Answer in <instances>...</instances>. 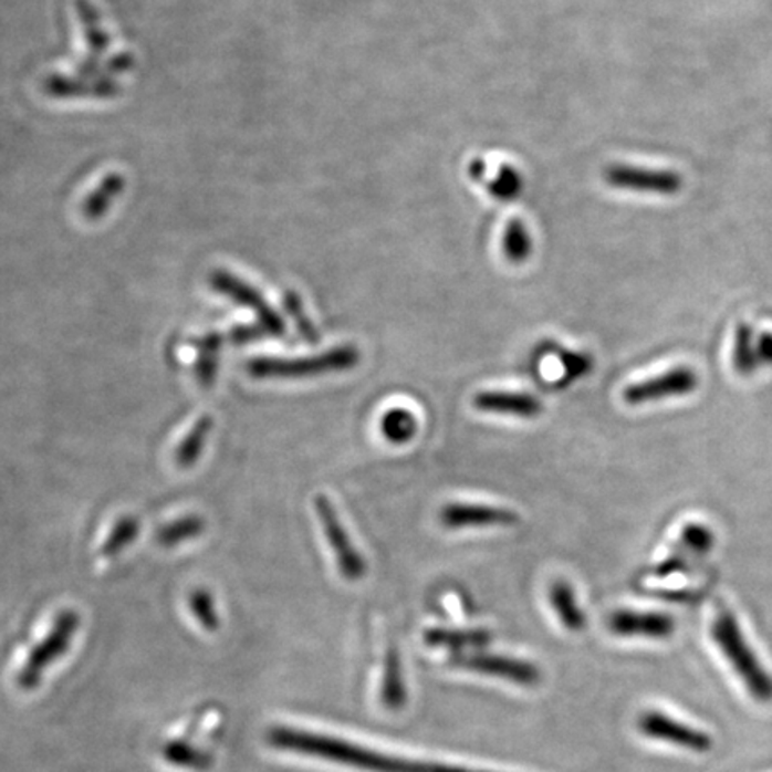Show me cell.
Here are the masks:
<instances>
[{
	"instance_id": "obj_1",
	"label": "cell",
	"mask_w": 772,
	"mask_h": 772,
	"mask_svg": "<svg viewBox=\"0 0 772 772\" xmlns=\"http://www.w3.org/2000/svg\"><path fill=\"white\" fill-rule=\"evenodd\" d=\"M267 742L272 748L304 754L313 759L338 763L345 768L367 772H495L487 769L463 768L455 763L426 762L408 757L383 753L377 749L354 744L350 740L322 736L313 731L298 730L290 726H274L267 731Z\"/></svg>"
},
{
	"instance_id": "obj_2",
	"label": "cell",
	"mask_w": 772,
	"mask_h": 772,
	"mask_svg": "<svg viewBox=\"0 0 772 772\" xmlns=\"http://www.w3.org/2000/svg\"><path fill=\"white\" fill-rule=\"evenodd\" d=\"M713 643L721 649L726 660L730 661L737 676L742 679L745 689L757 701H772V676L760 664L759 656L745 640L744 633L730 609H721L710 629Z\"/></svg>"
},
{
	"instance_id": "obj_3",
	"label": "cell",
	"mask_w": 772,
	"mask_h": 772,
	"mask_svg": "<svg viewBox=\"0 0 772 772\" xmlns=\"http://www.w3.org/2000/svg\"><path fill=\"white\" fill-rule=\"evenodd\" d=\"M359 351L342 345L306 358H254L247 363V373L257 379H304L351 371L359 363Z\"/></svg>"
},
{
	"instance_id": "obj_4",
	"label": "cell",
	"mask_w": 772,
	"mask_h": 772,
	"mask_svg": "<svg viewBox=\"0 0 772 772\" xmlns=\"http://www.w3.org/2000/svg\"><path fill=\"white\" fill-rule=\"evenodd\" d=\"M80 614L75 609H63L52 624L48 637L29 653L28 660L19 672L20 689L34 690L42 681L45 670L56 664L71 649L75 633L80 629Z\"/></svg>"
},
{
	"instance_id": "obj_5",
	"label": "cell",
	"mask_w": 772,
	"mask_h": 772,
	"mask_svg": "<svg viewBox=\"0 0 772 772\" xmlns=\"http://www.w3.org/2000/svg\"><path fill=\"white\" fill-rule=\"evenodd\" d=\"M316 515L322 524V531L326 535L330 547L335 553L336 565L342 576L347 582H358L367 574V562L363 559V554L354 547L353 540L350 533L345 530L344 524L340 521L338 513L335 507L331 503V499L326 495H316L313 501Z\"/></svg>"
},
{
	"instance_id": "obj_6",
	"label": "cell",
	"mask_w": 772,
	"mask_h": 772,
	"mask_svg": "<svg viewBox=\"0 0 772 772\" xmlns=\"http://www.w3.org/2000/svg\"><path fill=\"white\" fill-rule=\"evenodd\" d=\"M210 286L215 292L222 293L226 298L233 299L240 306L249 307L257 313L258 324L265 330L267 336H283L286 333V326L280 313L270 306L263 293L254 289L251 283L240 280L228 270L217 269L211 270Z\"/></svg>"
},
{
	"instance_id": "obj_7",
	"label": "cell",
	"mask_w": 772,
	"mask_h": 772,
	"mask_svg": "<svg viewBox=\"0 0 772 772\" xmlns=\"http://www.w3.org/2000/svg\"><path fill=\"white\" fill-rule=\"evenodd\" d=\"M699 376L693 368L675 367L660 374V376L649 377L644 382L633 383L626 386L623 392V399L626 405L640 406L658 400L669 399V397L689 396L698 390Z\"/></svg>"
},
{
	"instance_id": "obj_8",
	"label": "cell",
	"mask_w": 772,
	"mask_h": 772,
	"mask_svg": "<svg viewBox=\"0 0 772 772\" xmlns=\"http://www.w3.org/2000/svg\"><path fill=\"white\" fill-rule=\"evenodd\" d=\"M609 187L617 190L653 194V196H676L684 188V179L672 170L633 167V165H609L605 170Z\"/></svg>"
},
{
	"instance_id": "obj_9",
	"label": "cell",
	"mask_w": 772,
	"mask_h": 772,
	"mask_svg": "<svg viewBox=\"0 0 772 772\" xmlns=\"http://www.w3.org/2000/svg\"><path fill=\"white\" fill-rule=\"evenodd\" d=\"M713 544H716V535L707 524L690 522L681 531L675 551L667 554L666 560H661L658 565L653 567V576L664 580V577L685 573L687 568L692 567L693 563L705 559L712 551Z\"/></svg>"
},
{
	"instance_id": "obj_10",
	"label": "cell",
	"mask_w": 772,
	"mask_h": 772,
	"mask_svg": "<svg viewBox=\"0 0 772 772\" xmlns=\"http://www.w3.org/2000/svg\"><path fill=\"white\" fill-rule=\"evenodd\" d=\"M637 726L638 731L647 739L669 742L693 753H708L713 745L712 737L705 731L696 730L692 726L670 719L666 713L656 710H647L638 717Z\"/></svg>"
},
{
	"instance_id": "obj_11",
	"label": "cell",
	"mask_w": 772,
	"mask_h": 772,
	"mask_svg": "<svg viewBox=\"0 0 772 772\" xmlns=\"http://www.w3.org/2000/svg\"><path fill=\"white\" fill-rule=\"evenodd\" d=\"M451 661L455 666L463 667V669L508 679L513 684L535 685L540 681L539 667L533 666L530 661L510 658V656L458 653V655H452Z\"/></svg>"
},
{
	"instance_id": "obj_12",
	"label": "cell",
	"mask_w": 772,
	"mask_h": 772,
	"mask_svg": "<svg viewBox=\"0 0 772 772\" xmlns=\"http://www.w3.org/2000/svg\"><path fill=\"white\" fill-rule=\"evenodd\" d=\"M676 620L661 612L617 609L608 617L609 632L617 637L669 638L675 633Z\"/></svg>"
},
{
	"instance_id": "obj_13",
	"label": "cell",
	"mask_w": 772,
	"mask_h": 772,
	"mask_svg": "<svg viewBox=\"0 0 772 772\" xmlns=\"http://www.w3.org/2000/svg\"><path fill=\"white\" fill-rule=\"evenodd\" d=\"M440 522L449 530L463 528L513 526L519 515L508 508L489 504L451 503L440 510Z\"/></svg>"
},
{
	"instance_id": "obj_14",
	"label": "cell",
	"mask_w": 772,
	"mask_h": 772,
	"mask_svg": "<svg viewBox=\"0 0 772 772\" xmlns=\"http://www.w3.org/2000/svg\"><path fill=\"white\" fill-rule=\"evenodd\" d=\"M75 10L83 25L84 40L88 43V54L77 66L80 77H97L101 60L109 48V36L104 31L101 14L90 0H75Z\"/></svg>"
},
{
	"instance_id": "obj_15",
	"label": "cell",
	"mask_w": 772,
	"mask_h": 772,
	"mask_svg": "<svg viewBox=\"0 0 772 772\" xmlns=\"http://www.w3.org/2000/svg\"><path fill=\"white\" fill-rule=\"evenodd\" d=\"M43 92L54 98H112L121 94V86L107 75L66 77L54 74L43 81Z\"/></svg>"
},
{
	"instance_id": "obj_16",
	"label": "cell",
	"mask_w": 772,
	"mask_h": 772,
	"mask_svg": "<svg viewBox=\"0 0 772 772\" xmlns=\"http://www.w3.org/2000/svg\"><path fill=\"white\" fill-rule=\"evenodd\" d=\"M472 403L476 410L484 414L510 415L519 419H536L544 411L539 397L522 392L484 390L476 394Z\"/></svg>"
},
{
	"instance_id": "obj_17",
	"label": "cell",
	"mask_w": 772,
	"mask_h": 772,
	"mask_svg": "<svg viewBox=\"0 0 772 772\" xmlns=\"http://www.w3.org/2000/svg\"><path fill=\"white\" fill-rule=\"evenodd\" d=\"M124 190H126V177L118 173L107 174L103 181L98 182V187L84 199L81 215L88 222H97L103 219Z\"/></svg>"
},
{
	"instance_id": "obj_18",
	"label": "cell",
	"mask_w": 772,
	"mask_h": 772,
	"mask_svg": "<svg viewBox=\"0 0 772 772\" xmlns=\"http://www.w3.org/2000/svg\"><path fill=\"white\" fill-rule=\"evenodd\" d=\"M492 640L487 629L431 628L424 632V643L431 647H446L451 651L463 653L472 647H483Z\"/></svg>"
},
{
	"instance_id": "obj_19",
	"label": "cell",
	"mask_w": 772,
	"mask_h": 772,
	"mask_svg": "<svg viewBox=\"0 0 772 772\" xmlns=\"http://www.w3.org/2000/svg\"><path fill=\"white\" fill-rule=\"evenodd\" d=\"M191 345L197 350L196 377L199 385L211 388L217 382L219 373L220 350L223 345V336L220 333H208L200 338L191 340Z\"/></svg>"
},
{
	"instance_id": "obj_20",
	"label": "cell",
	"mask_w": 772,
	"mask_h": 772,
	"mask_svg": "<svg viewBox=\"0 0 772 772\" xmlns=\"http://www.w3.org/2000/svg\"><path fill=\"white\" fill-rule=\"evenodd\" d=\"M550 601L554 614L559 615V619L568 632H583L586 617L577 605L573 586L563 580H556L550 588Z\"/></svg>"
},
{
	"instance_id": "obj_21",
	"label": "cell",
	"mask_w": 772,
	"mask_h": 772,
	"mask_svg": "<svg viewBox=\"0 0 772 772\" xmlns=\"http://www.w3.org/2000/svg\"><path fill=\"white\" fill-rule=\"evenodd\" d=\"M213 429V419L210 415H202L194 428L188 431L187 437L182 438L181 444L177 447L176 463L181 469H190L199 461L200 455L205 451L206 442Z\"/></svg>"
},
{
	"instance_id": "obj_22",
	"label": "cell",
	"mask_w": 772,
	"mask_h": 772,
	"mask_svg": "<svg viewBox=\"0 0 772 772\" xmlns=\"http://www.w3.org/2000/svg\"><path fill=\"white\" fill-rule=\"evenodd\" d=\"M379 429L388 442L394 444V446H403V444L414 440L417 429H419V422L410 410L392 408L383 415Z\"/></svg>"
},
{
	"instance_id": "obj_23",
	"label": "cell",
	"mask_w": 772,
	"mask_h": 772,
	"mask_svg": "<svg viewBox=\"0 0 772 772\" xmlns=\"http://www.w3.org/2000/svg\"><path fill=\"white\" fill-rule=\"evenodd\" d=\"M733 368L739 376H751L760 368L757 338H754L753 327L748 326V324H740L737 327Z\"/></svg>"
},
{
	"instance_id": "obj_24",
	"label": "cell",
	"mask_w": 772,
	"mask_h": 772,
	"mask_svg": "<svg viewBox=\"0 0 772 772\" xmlns=\"http://www.w3.org/2000/svg\"><path fill=\"white\" fill-rule=\"evenodd\" d=\"M206 521L199 515H187L159 528L156 540L164 547H176L185 540L196 539L205 533Z\"/></svg>"
},
{
	"instance_id": "obj_25",
	"label": "cell",
	"mask_w": 772,
	"mask_h": 772,
	"mask_svg": "<svg viewBox=\"0 0 772 772\" xmlns=\"http://www.w3.org/2000/svg\"><path fill=\"white\" fill-rule=\"evenodd\" d=\"M504 257L510 263L521 265L533 252V238L521 220H512L508 223L507 233L503 240Z\"/></svg>"
},
{
	"instance_id": "obj_26",
	"label": "cell",
	"mask_w": 772,
	"mask_h": 772,
	"mask_svg": "<svg viewBox=\"0 0 772 772\" xmlns=\"http://www.w3.org/2000/svg\"><path fill=\"white\" fill-rule=\"evenodd\" d=\"M164 757L167 762L174 763L177 768L196 769V771L208 769L213 763L210 754L199 751L182 740L167 742L164 748Z\"/></svg>"
},
{
	"instance_id": "obj_27",
	"label": "cell",
	"mask_w": 772,
	"mask_h": 772,
	"mask_svg": "<svg viewBox=\"0 0 772 772\" xmlns=\"http://www.w3.org/2000/svg\"><path fill=\"white\" fill-rule=\"evenodd\" d=\"M138 533H140V521L136 517H122V519H118L117 524L113 526V530L109 531L101 554L106 556V559L117 556L118 553H122V551L135 542Z\"/></svg>"
},
{
	"instance_id": "obj_28",
	"label": "cell",
	"mask_w": 772,
	"mask_h": 772,
	"mask_svg": "<svg viewBox=\"0 0 772 772\" xmlns=\"http://www.w3.org/2000/svg\"><path fill=\"white\" fill-rule=\"evenodd\" d=\"M188 605H190L191 614H194L197 623L202 628L208 629V632H217L219 629V609H217L210 592L205 591V588H197V591L191 592Z\"/></svg>"
},
{
	"instance_id": "obj_29",
	"label": "cell",
	"mask_w": 772,
	"mask_h": 772,
	"mask_svg": "<svg viewBox=\"0 0 772 772\" xmlns=\"http://www.w3.org/2000/svg\"><path fill=\"white\" fill-rule=\"evenodd\" d=\"M283 306L286 313L292 316L293 324L298 327L299 335L303 336V340H306L307 344H319L321 335H319V331H316L312 319L307 316L306 310H304L303 306V301L299 299L298 293H284Z\"/></svg>"
},
{
	"instance_id": "obj_30",
	"label": "cell",
	"mask_w": 772,
	"mask_h": 772,
	"mask_svg": "<svg viewBox=\"0 0 772 772\" xmlns=\"http://www.w3.org/2000/svg\"><path fill=\"white\" fill-rule=\"evenodd\" d=\"M490 191H492L493 197H498V199L504 200V202L517 199L522 191L521 174L517 173L515 168L512 167L501 168L498 177H495V181L490 185Z\"/></svg>"
},
{
	"instance_id": "obj_31",
	"label": "cell",
	"mask_w": 772,
	"mask_h": 772,
	"mask_svg": "<svg viewBox=\"0 0 772 772\" xmlns=\"http://www.w3.org/2000/svg\"><path fill=\"white\" fill-rule=\"evenodd\" d=\"M560 362L565 371V382H576L580 377L591 374L594 367L592 356L576 351H560Z\"/></svg>"
},
{
	"instance_id": "obj_32",
	"label": "cell",
	"mask_w": 772,
	"mask_h": 772,
	"mask_svg": "<svg viewBox=\"0 0 772 772\" xmlns=\"http://www.w3.org/2000/svg\"><path fill=\"white\" fill-rule=\"evenodd\" d=\"M267 333L260 324H247V326H234L229 331V340L234 345H247L257 340L265 338Z\"/></svg>"
},
{
	"instance_id": "obj_33",
	"label": "cell",
	"mask_w": 772,
	"mask_h": 772,
	"mask_svg": "<svg viewBox=\"0 0 772 772\" xmlns=\"http://www.w3.org/2000/svg\"><path fill=\"white\" fill-rule=\"evenodd\" d=\"M757 354H759L760 367L772 365V333H762L757 336Z\"/></svg>"
},
{
	"instance_id": "obj_34",
	"label": "cell",
	"mask_w": 772,
	"mask_h": 772,
	"mask_svg": "<svg viewBox=\"0 0 772 772\" xmlns=\"http://www.w3.org/2000/svg\"><path fill=\"white\" fill-rule=\"evenodd\" d=\"M133 65H135V60L131 54H118L117 58L107 61L106 71L109 74H121V72L129 71Z\"/></svg>"
}]
</instances>
